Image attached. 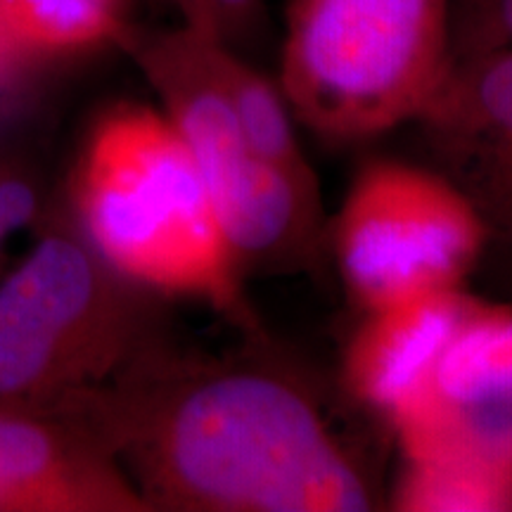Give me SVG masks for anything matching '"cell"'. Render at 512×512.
I'll return each mask as SVG.
<instances>
[{
    "label": "cell",
    "mask_w": 512,
    "mask_h": 512,
    "mask_svg": "<svg viewBox=\"0 0 512 512\" xmlns=\"http://www.w3.org/2000/svg\"><path fill=\"white\" fill-rule=\"evenodd\" d=\"M117 458L150 512H366L373 484L309 389L256 358L166 337L60 408Z\"/></svg>",
    "instance_id": "6da1fadb"
},
{
    "label": "cell",
    "mask_w": 512,
    "mask_h": 512,
    "mask_svg": "<svg viewBox=\"0 0 512 512\" xmlns=\"http://www.w3.org/2000/svg\"><path fill=\"white\" fill-rule=\"evenodd\" d=\"M64 207L119 275L159 297L209 304L261 339L242 268L183 138L159 107L119 102L88 128Z\"/></svg>",
    "instance_id": "7a4b0ae2"
},
{
    "label": "cell",
    "mask_w": 512,
    "mask_h": 512,
    "mask_svg": "<svg viewBox=\"0 0 512 512\" xmlns=\"http://www.w3.org/2000/svg\"><path fill=\"white\" fill-rule=\"evenodd\" d=\"M159 294L107 264L67 207H48L0 283V406L57 411L166 337Z\"/></svg>",
    "instance_id": "3957f363"
},
{
    "label": "cell",
    "mask_w": 512,
    "mask_h": 512,
    "mask_svg": "<svg viewBox=\"0 0 512 512\" xmlns=\"http://www.w3.org/2000/svg\"><path fill=\"white\" fill-rule=\"evenodd\" d=\"M448 64V0H290L278 86L313 133L361 140L418 117Z\"/></svg>",
    "instance_id": "277c9868"
},
{
    "label": "cell",
    "mask_w": 512,
    "mask_h": 512,
    "mask_svg": "<svg viewBox=\"0 0 512 512\" xmlns=\"http://www.w3.org/2000/svg\"><path fill=\"white\" fill-rule=\"evenodd\" d=\"M209 34H136L126 48L200 171L235 259L247 271L311 268L323 245L318 188L254 150L209 62Z\"/></svg>",
    "instance_id": "5b68a950"
},
{
    "label": "cell",
    "mask_w": 512,
    "mask_h": 512,
    "mask_svg": "<svg viewBox=\"0 0 512 512\" xmlns=\"http://www.w3.org/2000/svg\"><path fill=\"white\" fill-rule=\"evenodd\" d=\"M332 252L351 297L368 311L463 287L482 254V228L439 171L373 159L344 197Z\"/></svg>",
    "instance_id": "8992f818"
},
{
    "label": "cell",
    "mask_w": 512,
    "mask_h": 512,
    "mask_svg": "<svg viewBox=\"0 0 512 512\" xmlns=\"http://www.w3.org/2000/svg\"><path fill=\"white\" fill-rule=\"evenodd\" d=\"M413 124L432 169L475 211L482 228L475 273L512 299V48L451 60Z\"/></svg>",
    "instance_id": "52a82bcc"
},
{
    "label": "cell",
    "mask_w": 512,
    "mask_h": 512,
    "mask_svg": "<svg viewBox=\"0 0 512 512\" xmlns=\"http://www.w3.org/2000/svg\"><path fill=\"white\" fill-rule=\"evenodd\" d=\"M0 512H150L83 420L0 406Z\"/></svg>",
    "instance_id": "ba28073f"
},
{
    "label": "cell",
    "mask_w": 512,
    "mask_h": 512,
    "mask_svg": "<svg viewBox=\"0 0 512 512\" xmlns=\"http://www.w3.org/2000/svg\"><path fill=\"white\" fill-rule=\"evenodd\" d=\"M475 302L463 287H453L368 309L344 351L349 394L392 425L422 392Z\"/></svg>",
    "instance_id": "9c48e42d"
},
{
    "label": "cell",
    "mask_w": 512,
    "mask_h": 512,
    "mask_svg": "<svg viewBox=\"0 0 512 512\" xmlns=\"http://www.w3.org/2000/svg\"><path fill=\"white\" fill-rule=\"evenodd\" d=\"M392 508L403 512L512 510V460L479 451L403 460Z\"/></svg>",
    "instance_id": "30bf717a"
},
{
    "label": "cell",
    "mask_w": 512,
    "mask_h": 512,
    "mask_svg": "<svg viewBox=\"0 0 512 512\" xmlns=\"http://www.w3.org/2000/svg\"><path fill=\"white\" fill-rule=\"evenodd\" d=\"M126 0H0V19L38 62L124 46Z\"/></svg>",
    "instance_id": "8fae6325"
},
{
    "label": "cell",
    "mask_w": 512,
    "mask_h": 512,
    "mask_svg": "<svg viewBox=\"0 0 512 512\" xmlns=\"http://www.w3.org/2000/svg\"><path fill=\"white\" fill-rule=\"evenodd\" d=\"M209 62L254 150L292 174L299 183L318 188L316 174L299 145L294 114L278 83L242 60L233 46L214 36L209 38Z\"/></svg>",
    "instance_id": "7c38bea8"
},
{
    "label": "cell",
    "mask_w": 512,
    "mask_h": 512,
    "mask_svg": "<svg viewBox=\"0 0 512 512\" xmlns=\"http://www.w3.org/2000/svg\"><path fill=\"white\" fill-rule=\"evenodd\" d=\"M451 60L512 48V0H448Z\"/></svg>",
    "instance_id": "4fadbf2b"
},
{
    "label": "cell",
    "mask_w": 512,
    "mask_h": 512,
    "mask_svg": "<svg viewBox=\"0 0 512 512\" xmlns=\"http://www.w3.org/2000/svg\"><path fill=\"white\" fill-rule=\"evenodd\" d=\"M46 209L38 171L22 157L0 150V249L22 228L36 226Z\"/></svg>",
    "instance_id": "5bb4252c"
},
{
    "label": "cell",
    "mask_w": 512,
    "mask_h": 512,
    "mask_svg": "<svg viewBox=\"0 0 512 512\" xmlns=\"http://www.w3.org/2000/svg\"><path fill=\"white\" fill-rule=\"evenodd\" d=\"M38 67L41 62L19 46L0 19V124H5L19 102L24 100L27 83Z\"/></svg>",
    "instance_id": "9a60e30c"
},
{
    "label": "cell",
    "mask_w": 512,
    "mask_h": 512,
    "mask_svg": "<svg viewBox=\"0 0 512 512\" xmlns=\"http://www.w3.org/2000/svg\"><path fill=\"white\" fill-rule=\"evenodd\" d=\"M261 3L264 0H204L214 36L228 46L247 38L259 24Z\"/></svg>",
    "instance_id": "2e32d148"
},
{
    "label": "cell",
    "mask_w": 512,
    "mask_h": 512,
    "mask_svg": "<svg viewBox=\"0 0 512 512\" xmlns=\"http://www.w3.org/2000/svg\"><path fill=\"white\" fill-rule=\"evenodd\" d=\"M169 3L174 5L178 12H181V19H183L185 27L202 31V34L214 36V31H211L207 8H204V0H169Z\"/></svg>",
    "instance_id": "e0dca14e"
}]
</instances>
